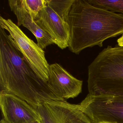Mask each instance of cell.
<instances>
[{
    "label": "cell",
    "instance_id": "cell-1",
    "mask_svg": "<svg viewBox=\"0 0 123 123\" xmlns=\"http://www.w3.org/2000/svg\"><path fill=\"white\" fill-rule=\"evenodd\" d=\"M5 29L0 27V87L36 109L49 100H65L30 67Z\"/></svg>",
    "mask_w": 123,
    "mask_h": 123
},
{
    "label": "cell",
    "instance_id": "cell-2",
    "mask_svg": "<svg viewBox=\"0 0 123 123\" xmlns=\"http://www.w3.org/2000/svg\"><path fill=\"white\" fill-rule=\"evenodd\" d=\"M68 23V47L77 55L87 48L102 47L106 39L123 34V15L93 6L87 0H74Z\"/></svg>",
    "mask_w": 123,
    "mask_h": 123
},
{
    "label": "cell",
    "instance_id": "cell-3",
    "mask_svg": "<svg viewBox=\"0 0 123 123\" xmlns=\"http://www.w3.org/2000/svg\"><path fill=\"white\" fill-rule=\"evenodd\" d=\"M88 94L123 96V47L108 46L88 67Z\"/></svg>",
    "mask_w": 123,
    "mask_h": 123
},
{
    "label": "cell",
    "instance_id": "cell-4",
    "mask_svg": "<svg viewBox=\"0 0 123 123\" xmlns=\"http://www.w3.org/2000/svg\"><path fill=\"white\" fill-rule=\"evenodd\" d=\"M74 0H47L34 21L51 37L54 44L64 49L68 47L69 27L68 17Z\"/></svg>",
    "mask_w": 123,
    "mask_h": 123
},
{
    "label": "cell",
    "instance_id": "cell-5",
    "mask_svg": "<svg viewBox=\"0 0 123 123\" xmlns=\"http://www.w3.org/2000/svg\"><path fill=\"white\" fill-rule=\"evenodd\" d=\"M0 27L9 33L13 43L34 72L42 80L48 82L49 65L43 49L29 38L11 19L0 16Z\"/></svg>",
    "mask_w": 123,
    "mask_h": 123
},
{
    "label": "cell",
    "instance_id": "cell-6",
    "mask_svg": "<svg viewBox=\"0 0 123 123\" xmlns=\"http://www.w3.org/2000/svg\"><path fill=\"white\" fill-rule=\"evenodd\" d=\"M78 105L92 123H123V96L88 93Z\"/></svg>",
    "mask_w": 123,
    "mask_h": 123
},
{
    "label": "cell",
    "instance_id": "cell-7",
    "mask_svg": "<svg viewBox=\"0 0 123 123\" xmlns=\"http://www.w3.org/2000/svg\"><path fill=\"white\" fill-rule=\"evenodd\" d=\"M36 109L42 123H92L78 104L66 100L47 101Z\"/></svg>",
    "mask_w": 123,
    "mask_h": 123
},
{
    "label": "cell",
    "instance_id": "cell-8",
    "mask_svg": "<svg viewBox=\"0 0 123 123\" xmlns=\"http://www.w3.org/2000/svg\"><path fill=\"white\" fill-rule=\"evenodd\" d=\"M0 106L6 123H28L40 119L36 109L15 95L0 91Z\"/></svg>",
    "mask_w": 123,
    "mask_h": 123
},
{
    "label": "cell",
    "instance_id": "cell-9",
    "mask_svg": "<svg viewBox=\"0 0 123 123\" xmlns=\"http://www.w3.org/2000/svg\"><path fill=\"white\" fill-rule=\"evenodd\" d=\"M48 83L56 95L63 100L76 98L82 91L83 81L58 63L49 65Z\"/></svg>",
    "mask_w": 123,
    "mask_h": 123
},
{
    "label": "cell",
    "instance_id": "cell-10",
    "mask_svg": "<svg viewBox=\"0 0 123 123\" xmlns=\"http://www.w3.org/2000/svg\"><path fill=\"white\" fill-rule=\"evenodd\" d=\"M8 2L11 10L17 17L18 26L23 25L30 31L39 47L43 49L54 44L50 36L37 25L30 12L20 5L18 0H9Z\"/></svg>",
    "mask_w": 123,
    "mask_h": 123
},
{
    "label": "cell",
    "instance_id": "cell-11",
    "mask_svg": "<svg viewBox=\"0 0 123 123\" xmlns=\"http://www.w3.org/2000/svg\"><path fill=\"white\" fill-rule=\"evenodd\" d=\"M93 6L123 15V0H87Z\"/></svg>",
    "mask_w": 123,
    "mask_h": 123
},
{
    "label": "cell",
    "instance_id": "cell-12",
    "mask_svg": "<svg viewBox=\"0 0 123 123\" xmlns=\"http://www.w3.org/2000/svg\"><path fill=\"white\" fill-rule=\"evenodd\" d=\"M47 0H18V2L30 12L34 20L39 11L44 7Z\"/></svg>",
    "mask_w": 123,
    "mask_h": 123
},
{
    "label": "cell",
    "instance_id": "cell-13",
    "mask_svg": "<svg viewBox=\"0 0 123 123\" xmlns=\"http://www.w3.org/2000/svg\"><path fill=\"white\" fill-rule=\"evenodd\" d=\"M117 42L118 46L123 47V34L120 38L118 39Z\"/></svg>",
    "mask_w": 123,
    "mask_h": 123
},
{
    "label": "cell",
    "instance_id": "cell-14",
    "mask_svg": "<svg viewBox=\"0 0 123 123\" xmlns=\"http://www.w3.org/2000/svg\"><path fill=\"white\" fill-rule=\"evenodd\" d=\"M28 123H42L41 121V120H36V121H33L31 122H29Z\"/></svg>",
    "mask_w": 123,
    "mask_h": 123
},
{
    "label": "cell",
    "instance_id": "cell-15",
    "mask_svg": "<svg viewBox=\"0 0 123 123\" xmlns=\"http://www.w3.org/2000/svg\"><path fill=\"white\" fill-rule=\"evenodd\" d=\"M0 123H6V122L4 121V119H2V120L1 121V122H0Z\"/></svg>",
    "mask_w": 123,
    "mask_h": 123
},
{
    "label": "cell",
    "instance_id": "cell-16",
    "mask_svg": "<svg viewBox=\"0 0 123 123\" xmlns=\"http://www.w3.org/2000/svg\"><path fill=\"white\" fill-rule=\"evenodd\" d=\"M104 123V122H103V123Z\"/></svg>",
    "mask_w": 123,
    "mask_h": 123
}]
</instances>
